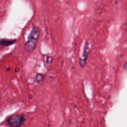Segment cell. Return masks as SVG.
I'll return each mask as SVG.
<instances>
[{
    "label": "cell",
    "instance_id": "obj_1",
    "mask_svg": "<svg viewBox=\"0 0 127 127\" xmlns=\"http://www.w3.org/2000/svg\"><path fill=\"white\" fill-rule=\"evenodd\" d=\"M40 35V28L37 26H33L28 36V39L25 45V50L27 52H32L37 44Z\"/></svg>",
    "mask_w": 127,
    "mask_h": 127
},
{
    "label": "cell",
    "instance_id": "obj_2",
    "mask_svg": "<svg viewBox=\"0 0 127 127\" xmlns=\"http://www.w3.org/2000/svg\"><path fill=\"white\" fill-rule=\"evenodd\" d=\"M25 121L24 115H13L7 119V124L11 127H21Z\"/></svg>",
    "mask_w": 127,
    "mask_h": 127
},
{
    "label": "cell",
    "instance_id": "obj_3",
    "mask_svg": "<svg viewBox=\"0 0 127 127\" xmlns=\"http://www.w3.org/2000/svg\"><path fill=\"white\" fill-rule=\"evenodd\" d=\"M90 51V47H89V43L88 42H86L85 46H84V49L83 51V54L80 58V65L82 68H83L86 64V61H87V57L88 55L89 54Z\"/></svg>",
    "mask_w": 127,
    "mask_h": 127
},
{
    "label": "cell",
    "instance_id": "obj_4",
    "mask_svg": "<svg viewBox=\"0 0 127 127\" xmlns=\"http://www.w3.org/2000/svg\"><path fill=\"white\" fill-rule=\"evenodd\" d=\"M16 42V39L11 40V39H1L0 40V45H4V46H7V45H10L12 44H13Z\"/></svg>",
    "mask_w": 127,
    "mask_h": 127
},
{
    "label": "cell",
    "instance_id": "obj_5",
    "mask_svg": "<svg viewBox=\"0 0 127 127\" xmlns=\"http://www.w3.org/2000/svg\"><path fill=\"white\" fill-rule=\"evenodd\" d=\"M44 80V75L42 74H37L36 77H35V81L36 83H41Z\"/></svg>",
    "mask_w": 127,
    "mask_h": 127
},
{
    "label": "cell",
    "instance_id": "obj_6",
    "mask_svg": "<svg viewBox=\"0 0 127 127\" xmlns=\"http://www.w3.org/2000/svg\"><path fill=\"white\" fill-rule=\"evenodd\" d=\"M52 60H53V58H52L51 57L47 56V57H46V60H45L46 64H47V65H51V62H52Z\"/></svg>",
    "mask_w": 127,
    "mask_h": 127
}]
</instances>
